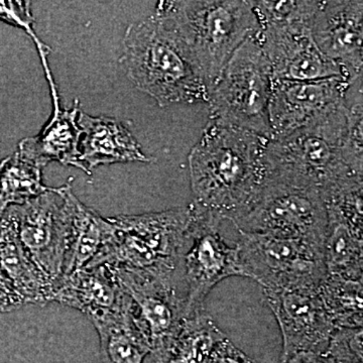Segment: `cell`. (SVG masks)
I'll return each mask as SVG.
<instances>
[{
  "mask_svg": "<svg viewBox=\"0 0 363 363\" xmlns=\"http://www.w3.org/2000/svg\"><path fill=\"white\" fill-rule=\"evenodd\" d=\"M362 335V328L337 329L324 352L300 353L285 363H363Z\"/></svg>",
  "mask_w": 363,
  "mask_h": 363,
  "instance_id": "obj_26",
  "label": "cell"
},
{
  "mask_svg": "<svg viewBox=\"0 0 363 363\" xmlns=\"http://www.w3.org/2000/svg\"><path fill=\"white\" fill-rule=\"evenodd\" d=\"M0 20L23 28L33 40L38 39L33 30V18L30 13V2L0 1Z\"/></svg>",
  "mask_w": 363,
  "mask_h": 363,
  "instance_id": "obj_27",
  "label": "cell"
},
{
  "mask_svg": "<svg viewBox=\"0 0 363 363\" xmlns=\"http://www.w3.org/2000/svg\"><path fill=\"white\" fill-rule=\"evenodd\" d=\"M269 140L210 119L189 154L192 206L231 224L243 216L267 180Z\"/></svg>",
  "mask_w": 363,
  "mask_h": 363,
  "instance_id": "obj_1",
  "label": "cell"
},
{
  "mask_svg": "<svg viewBox=\"0 0 363 363\" xmlns=\"http://www.w3.org/2000/svg\"><path fill=\"white\" fill-rule=\"evenodd\" d=\"M81 130L80 161L88 174L91 169L116 162H150L140 143L123 121L108 116H91L79 111Z\"/></svg>",
  "mask_w": 363,
  "mask_h": 363,
  "instance_id": "obj_16",
  "label": "cell"
},
{
  "mask_svg": "<svg viewBox=\"0 0 363 363\" xmlns=\"http://www.w3.org/2000/svg\"><path fill=\"white\" fill-rule=\"evenodd\" d=\"M362 283L327 274L320 285V297L336 328H362Z\"/></svg>",
  "mask_w": 363,
  "mask_h": 363,
  "instance_id": "obj_25",
  "label": "cell"
},
{
  "mask_svg": "<svg viewBox=\"0 0 363 363\" xmlns=\"http://www.w3.org/2000/svg\"><path fill=\"white\" fill-rule=\"evenodd\" d=\"M272 72L257 35L234 52L209 91L210 119L271 140L269 106Z\"/></svg>",
  "mask_w": 363,
  "mask_h": 363,
  "instance_id": "obj_6",
  "label": "cell"
},
{
  "mask_svg": "<svg viewBox=\"0 0 363 363\" xmlns=\"http://www.w3.org/2000/svg\"><path fill=\"white\" fill-rule=\"evenodd\" d=\"M25 305L23 298L4 279H0V312L7 313L21 309Z\"/></svg>",
  "mask_w": 363,
  "mask_h": 363,
  "instance_id": "obj_29",
  "label": "cell"
},
{
  "mask_svg": "<svg viewBox=\"0 0 363 363\" xmlns=\"http://www.w3.org/2000/svg\"><path fill=\"white\" fill-rule=\"evenodd\" d=\"M126 295L117 283L114 272L105 266L84 267L57 284L52 302L68 306L88 317L118 309Z\"/></svg>",
  "mask_w": 363,
  "mask_h": 363,
  "instance_id": "obj_18",
  "label": "cell"
},
{
  "mask_svg": "<svg viewBox=\"0 0 363 363\" xmlns=\"http://www.w3.org/2000/svg\"><path fill=\"white\" fill-rule=\"evenodd\" d=\"M156 13L187 48L208 91L234 52L260 30L253 0L161 1Z\"/></svg>",
  "mask_w": 363,
  "mask_h": 363,
  "instance_id": "obj_3",
  "label": "cell"
},
{
  "mask_svg": "<svg viewBox=\"0 0 363 363\" xmlns=\"http://www.w3.org/2000/svg\"><path fill=\"white\" fill-rule=\"evenodd\" d=\"M225 334L204 310L185 318L180 332L157 363H213L215 350Z\"/></svg>",
  "mask_w": 363,
  "mask_h": 363,
  "instance_id": "obj_22",
  "label": "cell"
},
{
  "mask_svg": "<svg viewBox=\"0 0 363 363\" xmlns=\"http://www.w3.org/2000/svg\"><path fill=\"white\" fill-rule=\"evenodd\" d=\"M354 82L341 78L274 80L269 106L271 140L289 135L344 104Z\"/></svg>",
  "mask_w": 363,
  "mask_h": 363,
  "instance_id": "obj_14",
  "label": "cell"
},
{
  "mask_svg": "<svg viewBox=\"0 0 363 363\" xmlns=\"http://www.w3.org/2000/svg\"><path fill=\"white\" fill-rule=\"evenodd\" d=\"M42 169L18 152L0 162V218L7 208L25 204L51 188L43 184Z\"/></svg>",
  "mask_w": 363,
  "mask_h": 363,
  "instance_id": "obj_24",
  "label": "cell"
},
{
  "mask_svg": "<svg viewBox=\"0 0 363 363\" xmlns=\"http://www.w3.org/2000/svg\"><path fill=\"white\" fill-rule=\"evenodd\" d=\"M283 337L279 363L300 353L326 351L336 327L318 290L262 291Z\"/></svg>",
  "mask_w": 363,
  "mask_h": 363,
  "instance_id": "obj_13",
  "label": "cell"
},
{
  "mask_svg": "<svg viewBox=\"0 0 363 363\" xmlns=\"http://www.w3.org/2000/svg\"><path fill=\"white\" fill-rule=\"evenodd\" d=\"M113 233L86 267L177 277L188 248L190 206L108 218Z\"/></svg>",
  "mask_w": 363,
  "mask_h": 363,
  "instance_id": "obj_5",
  "label": "cell"
},
{
  "mask_svg": "<svg viewBox=\"0 0 363 363\" xmlns=\"http://www.w3.org/2000/svg\"><path fill=\"white\" fill-rule=\"evenodd\" d=\"M233 225L240 233L303 240L324 248L328 217L316 186L267 172L259 197Z\"/></svg>",
  "mask_w": 363,
  "mask_h": 363,
  "instance_id": "obj_7",
  "label": "cell"
},
{
  "mask_svg": "<svg viewBox=\"0 0 363 363\" xmlns=\"http://www.w3.org/2000/svg\"><path fill=\"white\" fill-rule=\"evenodd\" d=\"M238 233L241 266L262 291L318 290L326 278L323 247L266 234Z\"/></svg>",
  "mask_w": 363,
  "mask_h": 363,
  "instance_id": "obj_8",
  "label": "cell"
},
{
  "mask_svg": "<svg viewBox=\"0 0 363 363\" xmlns=\"http://www.w3.org/2000/svg\"><path fill=\"white\" fill-rule=\"evenodd\" d=\"M311 23L312 20L298 21L260 26L257 39L271 64L274 80H348L340 66L318 49L312 38Z\"/></svg>",
  "mask_w": 363,
  "mask_h": 363,
  "instance_id": "obj_12",
  "label": "cell"
},
{
  "mask_svg": "<svg viewBox=\"0 0 363 363\" xmlns=\"http://www.w3.org/2000/svg\"><path fill=\"white\" fill-rule=\"evenodd\" d=\"M89 319L96 329L102 353L109 363H143L145 358L152 354L149 341L131 314L128 295L125 303L118 309Z\"/></svg>",
  "mask_w": 363,
  "mask_h": 363,
  "instance_id": "obj_21",
  "label": "cell"
},
{
  "mask_svg": "<svg viewBox=\"0 0 363 363\" xmlns=\"http://www.w3.org/2000/svg\"><path fill=\"white\" fill-rule=\"evenodd\" d=\"M80 111L78 100H75L71 109L66 111L60 108V104H55L54 114L44 130L37 136L23 138L18 143V154L42 169L56 161L88 174L80 161L81 130L77 123Z\"/></svg>",
  "mask_w": 363,
  "mask_h": 363,
  "instance_id": "obj_17",
  "label": "cell"
},
{
  "mask_svg": "<svg viewBox=\"0 0 363 363\" xmlns=\"http://www.w3.org/2000/svg\"><path fill=\"white\" fill-rule=\"evenodd\" d=\"M121 62L133 84L161 107L208 101L209 91L187 48L157 13L128 26Z\"/></svg>",
  "mask_w": 363,
  "mask_h": 363,
  "instance_id": "obj_2",
  "label": "cell"
},
{
  "mask_svg": "<svg viewBox=\"0 0 363 363\" xmlns=\"http://www.w3.org/2000/svg\"><path fill=\"white\" fill-rule=\"evenodd\" d=\"M213 363H255L252 358L248 357L245 352L235 345L228 338L224 339L217 345L215 350Z\"/></svg>",
  "mask_w": 363,
  "mask_h": 363,
  "instance_id": "obj_28",
  "label": "cell"
},
{
  "mask_svg": "<svg viewBox=\"0 0 363 363\" xmlns=\"http://www.w3.org/2000/svg\"><path fill=\"white\" fill-rule=\"evenodd\" d=\"M0 274L25 304L43 307L52 302L56 284L26 255L6 213L0 218Z\"/></svg>",
  "mask_w": 363,
  "mask_h": 363,
  "instance_id": "obj_19",
  "label": "cell"
},
{
  "mask_svg": "<svg viewBox=\"0 0 363 363\" xmlns=\"http://www.w3.org/2000/svg\"><path fill=\"white\" fill-rule=\"evenodd\" d=\"M350 109L346 101L312 123L267 142V172L322 186L348 173H363L362 150L348 140Z\"/></svg>",
  "mask_w": 363,
  "mask_h": 363,
  "instance_id": "obj_4",
  "label": "cell"
},
{
  "mask_svg": "<svg viewBox=\"0 0 363 363\" xmlns=\"http://www.w3.org/2000/svg\"><path fill=\"white\" fill-rule=\"evenodd\" d=\"M66 198L68 247L61 279L87 266L113 233V224L111 220L83 204L74 195L69 183Z\"/></svg>",
  "mask_w": 363,
  "mask_h": 363,
  "instance_id": "obj_20",
  "label": "cell"
},
{
  "mask_svg": "<svg viewBox=\"0 0 363 363\" xmlns=\"http://www.w3.org/2000/svg\"><path fill=\"white\" fill-rule=\"evenodd\" d=\"M68 183L50 188L25 204L7 208L26 255L55 284L63 274L68 247Z\"/></svg>",
  "mask_w": 363,
  "mask_h": 363,
  "instance_id": "obj_10",
  "label": "cell"
},
{
  "mask_svg": "<svg viewBox=\"0 0 363 363\" xmlns=\"http://www.w3.org/2000/svg\"><path fill=\"white\" fill-rule=\"evenodd\" d=\"M362 229L337 218H329L324 242L327 274L362 279Z\"/></svg>",
  "mask_w": 363,
  "mask_h": 363,
  "instance_id": "obj_23",
  "label": "cell"
},
{
  "mask_svg": "<svg viewBox=\"0 0 363 363\" xmlns=\"http://www.w3.org/2000/svg\"><path fill=\"white\" fill-rule=\"evenodd\" d=\"M311 33L320 52L340 66L350 82L362 78V0L321 1L312 20Z\"/></svg>",
  "mask_w": 363,
  "mask_h": 363,
  "instance_id": "obj_15",
  "label": "cell"
},
{
  "mask_svg": "<svg viewBox=\"0 0 363 363\" xmlns=\"http://www.w3.org/2000/svg\"><path fill=\"white\" fill-rule=\"evenodd\" d=\"M192 220L188 248L183 257L186 289V318L204 310L208 294L230 277L247 278L238 247H231L220 234L223 220L189 205Z\"/></svg>",
  "mask_w": 363,
  "mask_h": 363,
  "instance_id": "obj_9",
  "label": "cell"
},
{
  "mask_svg": "<svg viewBox=\"0 0 363 363\" xmlns=\"http://www.w3.org/2000/svg\"><path fill=\"white\" fill-rule=\"evenodd\" d=\"M112 272L130 298L135 324L149 341L157 359L178 335L186 318L187 301L185 294L179 290L178 277L164 278L128 269Z\"/></svg>",
  "mask_w": 363,
  "mask_h": 363,
  "instance_id": "obj_11",
  "label": "cell"
}]
</instances>
